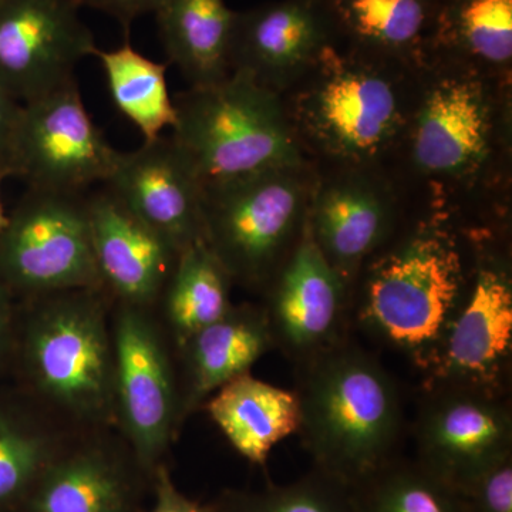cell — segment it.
<instances>
[{
    "label": "cell",
    "mask_w": 512,
    "mask_h": 512,
    "mask_svg": "<svg viewBox=\"0 0 512 512\" xmlns=\"http://www.w3.org/2000/svg\"><path fill=\"white\" fill-rule=\"evenodd\" d=\"M301 429L316 471L348 488L392 461L402 424L399 392L373 357L332 345L309 359Z\"/></svg>",
    "instance_id": "6da1fadb"
},
{
    "label": "cell",
    "mask_w": 512,
    "mask_h": 512,
    "mask_svg": "<svg viewBox=\"0 0 512 512\" xmlns=\"http://www.w3.org/2000/svg\"><path fill=\"white\" fill-rule=\"evenodd\" d=\"M450 232L423 224L370 266L359 305L369 332L429 372L467 295Z\"/></svg>",
    "instance_id": "7a4b0ae2"
},
{
    "label": "cell",
    "mask_w": 512,
    "mask_h": 512,
    "mask_svg": "<svg viewBox=\"0 0 512 512\" xmlns=\"http://www.w3.org/2000/svg\"><path fill=\"white\" fill-rule=\"evenodd\" d=\"M174 100L177 124L171 138L204 187L301 164L278 97L251 74L235 70Z\"/></svg>",
    "instance_id": "3957f363"
},
{
    "label": "cell",
    "mask_w": 512,
    "mask_h": 512,
    "mask_svg": "<svg viewBox=\"0 0 512 512\" xmlns=\"http://www.w3.org/2000/svg\"><path fill=\"white\" fill-rule=\"evenodd\" d=\"M97 291L53 293L30 325L26 360L47 399L82 417L114 402V353Z\"/></svg>",
    "instance_id": "277c9868"
},
{
    "label": "cell",
    "mask_w": 512,
    "mask_h": 512,
    "mask_svg": "<svg viewBox=\"0 0 512 512\" xmlns=\"http://www.w3.org/2000/svg\"><path fill=\"white\" fill-rule=\"evenodd\" d=\"M296 170H278L204 187V239L231 278L259 285L271 278L302 222Z\"/></svg>",
    "instance_id": "5b68a950"
},
{
    "label": "cell",
    "mask_w": 512,
    "mask_h": 512,
    "mask_svg": "<svg viewBox=\"0 0 512 512\" xmlns=\"http://www.w3.org/2000/svg\"><path fill=\"white\" fill-rule=\"evenodd\" d=\"M0 278L19 291H100L86 194L35 190L0 234Z\"/></svg>",
    "instance_id": "8992f818"
},
{
    "label": "cell",
    "mask_w": 512,
    "mask_h": 512,
    "mask_svg": "<svg viewBox=\"0 0 512 512\" xmlns=\"http://www.w3.org/2000/svg\"><path fill=\"white\" fill-rule=\"evenodd\" d=\"M119 156L72 80L20 107L10 175L25 178L35 190L83 195L109 180Z\"/></svg>",
    "instance_id": "52a82bcc"
},
{
    "label": "cell",
    "mask_w": 512,
    "mask_h": 512,
    "mask_svg": "<svg viewBox=\"0 0 512 512\" xmlns=\"http://www.w3.org/2000/svg\"><path fill=\"white\" fill-rule=\"evenodd\" d=\"M315 82L299 101V116L323 150L346 161L382 153L402 127L393 83L375 67L326 46Z\"/></svg>",
    "instance_id": "ba28073f"
},
{
    "label": "cell",
    "mask_w": 512,
    "mask_h": 512,
    "mask_svg": "<svg viewBox=\"0 0 512 512\" xmlns=\"http://www.w3.org/2000/svg\"><path fill=\"white\" fill-rule=\"evenodd\" d=\"M74 0H0V83L23 103L72 80L97 49Z\"/></svg>",
    "instance_id": "9c48e42d"
},
{
    "label": "cell",
    "mask_w": 512,
    "mask_h": 512,
    "mask_svg": "<svg viewBox=\"0 0 512 512\" xmlns=\"http://www.w3.org/2000/svg\"><path fill=\"white\" fill-rule=\"evenodd\" d=\"M417 426L419 463L460 493L512 453L510 407L497 394L434 387Z\"/></svg>",
    "instance_id": "30bf717a"
},
{
    "label": "cell",
    "mask_w": 512,
    "mask_h": 512,
    "mask_svg": "<svg viewBox=\"0 0 512 512\" xmlns=\"http://www.w3.org/2000/svg\"><path fill=\"white\" fill-rule=\"evenodd\" d=\"M512 356V281L505 266L481 262L448 330L427 387H464L500 396Z\"/></svg>",
    "instance_id": "8fae6325"
},
{
    "label": "cell",
    "mask_w": 512,
    "mask_h": 512,
    "mask_svg": "<svg viewBox=\"0 0 512 512\" xmlns=\"http://www.w3.org/2000/svg\"><path fill=\"white\" fill-rule=\"evenodd\" d=\"M146 309L123 305L114 329V399L138 456L153 461L175 420L170 359Z\"/></svg>",
    "instance_id": "7c38bea8"
},
{
    "label": "cell",
    "mask_w": 512,
    "mask_h": 512,
    "mask_svg": "<svg viewBox=\"0 0 512 512\" xmlns=\"http://www.w3.org/2000/svg\"><path fill=\"white\" fill-rule=\"evenodd\" d=\"M103 187L178 251L204 238V184L171 136L120 151Z\"/></svg>",
    "instance_id": "4fadbf2b"
},
{
    "label": "cell",
    "mask_w": 512,
    "mask_h": 512,
    "mask_svg": "<svg viewBox=\"0 0 512 512\" xmlns=\"http://www.w3.org/2000/svg\"><path fill=\"white\" fill-rule=\"evenodd\" d=\"M101 288L146 309L163 296L181 252L106 187L86 195Z\"/></svg>",
    "instance_id": "5bb4252c"
},
{
    "label": "cell",
    "mask_w": 512,
    "mask_h": 512,
    "mask_svg": "<svg viewBox=\"0 0 512 512\" xmlns=\"http://www.w3.org/2000/svg\"><path fill=\"white\" fill-rule=\"evenodd\" d=\"M345 289V281L320 251L305 220L266 313L274 339L293 355L308 359L335 345Z\"/></svg>",
    "instance_id": "9a60e30c"
},
{
    "label": "cell",
    "mask_w": 512,
    "mask_h": 512,
    "mask_svg": "<svg viewBox=\"0 0 512 512\" xmlns=\"http://www.w3.org/2000/svg\"><path fill=\"white\" fill-rule=\"evenodd\" d=\"M490 140V104L480 83L448 77L431 87L413 131V158L424 173H474L487 160Z\"/></svg>",
    "instance_id": "2e32d148"
},
{
    "label": "cell",
    "mask_w": 512,
    "mask_h": 512,
    "mask_svg": "<svg viewBox=\"0 0 512 512\" xmlns=\"http://www.w3.org/2000/svg\"><path fill=\"white\" fill-rule=\"evenodd\" d=\"M328 45V20L318 0H282L237 13L231 72L271 83L315 64Z\"/></svg>",
    "instance_id": "e0dca14e"
},
{
    "label": "cell",
    "mask_w": 512,
    "mask_h": 512,
    "mask_svg": "<svg viewBox=\"0 0 512 512\" xmlns=\"http://www.w3.org/2000/svg\"><path fill=\"white\" fill-rule=\"evenodd\" d=\"M154 15L168 64L191 87L211 86L231 74L237 12L225 0H165Z\"/></svg>",
    "instance_id": "ac0fdd59"
},
{
    "label": "cell",
    "mask_w": 512,
    "mask_h": 512,
    "mask_svg": "<svg viewBox=\"0 0 512 512\" xmlns=\"http://www.w3.org/2000/svg\"><path fill=\"white\" fill-rule=\"evenodd\" d=\"M208 412L232 447L254 464L301 429L298 396L245 373L214 393Z\"/></svg>",
    "instance_id": "d6986e66"
},
{
    "label": "cell",
    "mask_w": 512,
    "mask_h": 512,
    "mask_svg": "<svg viewBox=\"0 0 512 512\" xmlns=\"http://www.w3.org/2000/svg\"><path fill=\"white\" fill-rule=\"evenodd\" d=\"M306 221L320 251L348 284L382 244L389 215L379 195L367 185L342 181L319 192Z\"/></svg>",
    "instance_id": "ffe728a7"
},
{
    "label": "cell",
    "mask_w": 512,
    "mask_h": 512,
    "mask_svg": "<svg viewBox=\"0 0 512 512\" xmlns=\"http://www.w3.org/2000/svg\"><path fill=\"white\" fill-rule=\"evenodd\" d=\"M272 342L275 339L268 316L248 306H232L217 322L195 333L184 345L190 370L188 409L224 384L249 373Z\"/></svg>",
    "instance_id": "44dd1931"
},
{
    "label": "cell",
    "mask_w": 512,
    "mask_h": 512,
    "mask_svg": "<svg viewBox=\"0 0 512 512\" xmlns=\"http://www.w3.org/2000/svg\"><path fill=\"white\" fill-rule=\"evenodd\" d=\"M96 57L106 77L116 109L140 131L144 141L163 137L177 124V107L167 83L168 63L148 59L126 42L113 50L97 47Z\"/></svg>",
    "instance_id": "7402d4cb"
},
{
    "label": "cell",
    "mask_w": 512,
    "mask_h": 512,
    "mask_svg": "<svg viewBox=\"0 0 512 512\" xmlns=\"http://www.w3.org/2000/svg\"><path fill=\"white\" fill-rule=\"evenodd\" d=\"M231 279L204 238L181 251L163 292L165 312L178 343L184 346L195 333L217 322L232 308Z\"/></svg>",
    "instance_id": "603a6c76"
},
{
    "label": "cell",
    "mask_w": 512,
    "mask_h": 512,
    "mask_svg": "<svg viewBox=\"0 0 512 512\" xmlns=\"http://www.w3.org/2000/svg\"><path fill=\"white\" fill-rule=\"evenodd\" d=\"M343 29L357 42L380 52L407 55L433 39V0H328Z\"/></svg>",
    "instance_id": "cb8c5ba5"
},
{
    "label": "cell",
    "mask_w": 512,
    "mask_h": 512,
    "mask_svg": "<svg viewBox=\"0 0 512 512\" xmlns=\"http://www.w3.org/2000/svg\"><path fill=\"white\" fill-rule=\"evenodd\" d=\"M126 485L100 453L66 458L46 470L32 512H123Z\"/></svg>",
    "instance_id": "d4e9b609"
},
{
    "label": "cell",
    "mask_w": 512,
    "mask_h": 512,
    "mask_svg": "<svg viewBox=\"0 0 512 512\" xmlns=\"http://www.w3.org/2000/svg\"><path fill=\"white\" fill-rule=\"evenodd\" d=\"M349 490L356 512H470L466 497L419 461H389Z\"/></svg>",
    "instance_id": "484cf974"
},
{
    "label": "cell",
    "mask_w": 512,
    "mask_h": 512,
    "mask_svg": "<svg viewBox=\"0 0 512 512\" xmlns=\"http://www.w3.org/2000/svg\"><path fill=\"white\" fill-rule=\"evenodd\" d=\"M433 39L505 66L512 59V0H448L437 12Z\"/></svg>",
    "instance_id": "4316f807"
},
{
    "label": "cell",
    "mask_w": 512,
    "mask_h": 512,
    "mask_svg": "<svg viewBox=\"0 0 512 512\" xmlns=\"http://www.w3.org/2000/svg\"><path fill=\"white\" fill-rule=\"evenodd\" d=\"M234 504V512H356L349 488L319 471Z\"/></svg>",
    "instance_id": "83f0119b"
},
{
    "label": "cell",
    "mask_w": 512,
    "mask_h": 512,
    "mask_svg": "<svg viewBox=\"0 0 512 512\" xmlns=\"http://www.w3.org/2000/svg\"><path fill=\"white\" fill-rule=\"evenodd\" d=\"M49 457V441L40 431L0 414V503L25 490Z\"/></svg>",
    "instance_id": "f1b7e54d"
},
{
    "label": "cell",
    "mask_w": 512,
    "mask_h": 512,
    "mask_svg": "<svg viewBox=\"0 0 512 512\" xmlns=\"http://www.w3.org/2000/svg\"><path fill=\"white\" fill-rule=\"evenodd\" d=\"M461 494L470 512H512V453L491 464Z\"/></svg>",
    "instance_id": "f546056e"
},
{
    "label": "cell",
    "mask_w": 512,
    "mask_h": 512,
    "mask_svg": "<svg viewBox=\"0 0 512 512\" xmlns=\"http://www.w3.org/2000/svg\"><path fill=\"white\" fill-rule=\"evenodd\" d=\"M80 8L99 10L123 26L126 36L134 20L156 13L165 0H74Z\"/></svg>",
    "instance_id": "4dcf8cb0"
},
{
    "label": "cell",
    "mask_w": 512,
    "mask_h": 512,
    "mask_svg": "<svg viewBox=\"0 0 512 512\" xmlns=\"http://www.w3.org/2000/svg\"><path fill=\"white\" fill-rule=\"evenodd\" d=\"M20 107L15 97L0 83V173L10 175L13 137L18 126Z\"/></svg>",
    "instance_id": "1f68e13d"
},
{
    "label": "cell",
    "mask_w": 512,
    "mask_h": 512,
    "mask_svg": "<svg viewBox=\"0 0 512 512\" xmlns=\"http://www.w3.org/2000/svg\"><path fill=\"white\" fill-rule=\"evenodd\" d=\"M151 512H201L200 508L178 493L164 471L158 474L157 501Z\"/></svg>",
    "instance_id": "d6a6232c"
},
{
    "label": "cell",
    "mask_w": 512,
    "mask_h": 512,
    "mask_svg": "<svg viewBox=\"0 0 512 512\" xmlns=\"http://www.w3.org/2000/svg\"><path fill=\"white\" fill-rule=\"evenodd\" d=\"M6 333H8V306H6L5 295L0 289V349L5 343Z\"/></svg>",
    "instance_id": "836d02e7"
},
{
    "label": "cell",
    "mask_w": 512,
    "mask_h": 512,
    "mask_svg": "<svg viewBox=\"0 0 512 512\" xmlns=\"http://www.w3.org/2000/svg\"><path fill=\"white\" fill-rule=\"evenodd\" d=\"M5 177L8 175L0 173V234H2L3 229L8 225L9 217L5 214V210H3V202H2V181L5 180Z\"/></svg>",
    "instance_id": "e575fe53"
}]
</instances>
